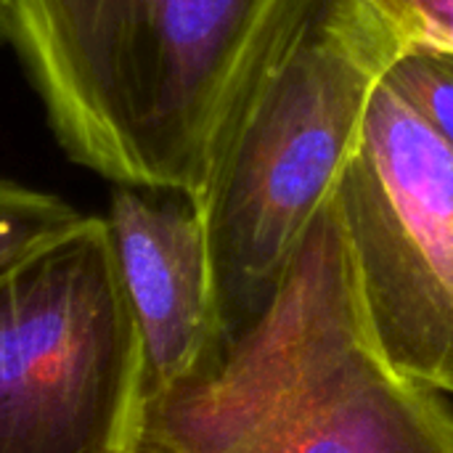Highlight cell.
<instances>
[{
    "label": "cell",
    "instance_id": "cell-1",
    "mask_svg": "<svg viewBox=\"0 0 453 453\" xmlns=\"http://www.w3.org/2000/svg\"><path fill=\"white\" fill-rule=\"evenodd\" d=\"M300 0H8V42L64 154L196 199L212 143Z\"/></svg>",
    "mask_w": 453,
    "mask_h": 453
},
{
    "label": "cell",
    "instance_id": "cell-2",
    "mask_svg": "<svg viewBox=\"0 0 453 453\" xmlns=\"http://www.w3.org/2000/svg\"><path fill=\"white\" fill-rule=\"evenodd\" d=\"M141 453H453L443 393L374 337L334 199L220 366L146 414Z\"/></svg>",
    "mask_w": 453,
    "mask_h": 453
},
{
    "label": "cell",
    "instance_id": "cell-3",
    "mask_svg": "<svg viewBox=\"0 0 453 453\" xmlns=\"http://www.w3.org/2000/svg\"><path fill=\"white\" fill-rule=\"evenodd\" d=\"M398 58L361 0H300L247 74L194 199L228 345L268 311L334 199L372 98Z\"/></svg>",
    "mask_w": 453,
    "mask_h": 453
},
{
    "label": "cell",
    "instance_id": "cell-4",
    "mask_svg": "<svg viewBox=\"0 0 453 453\" xmlns=\"http://www.w3.org/2000/svg\"><path fill=\"white\" fill-rule=\"evenodd\" d=\"M143 356L104 215L0 265V453H141Z\"/></svg>",
    "mask_w": 453,
    "mask_h": 453
},
{
    "label": "cell",
    "instance_id": "cell-5",
    "mask_svg": "<svg viewBox=\"0 0 453 453\" xmlns=\"http://www.w3.org/2000/svg\"><path fill=\"white\" fill-rule=\"evenodd\" d=\"M334 202L385 356L453 395V154L385 80Z\"/></svg>",
    "mask_w": 453,
    "mask_h": 453
},
{
    "label": "cell",
    "instance_id": "cell-6",
    "mask_svg": "<svg viewBox=\"0 0 453 453\" xmlns=\"http://www.w3.org/2000/svg\"><path fill=\"white\" fill-rule=\"evenodd\" d=\"M104 218L141 337L149 414L207 380L228 350L207 234L194 199L175 191L114 186Z\"/></svg>",
    "mask_w": 453,
    "mask_h": 453
},
{
    "label": "cell",
    "instance_id": "cell-7",
    "mask_svg": "<svg viewBox=\"0 0 453 453\" xmlns=\"http://www.w3.org/2000/svg\"><path fill=\"white\" fill-rule=\"evenodd\" d=\"M385 85L453 154V56L406 53L385 74Z\"/></svg>",
    "mask_w": 453,
    "mask_h": 453
},
{
    "label": "cell",
    "instance_id": "cell-8",
    "mask_svg": "<svg viewBox=\"0 0 453 453\" xmlns=\"http://www.w3.org/2000/svg\"><path fill=\"white\" fill-rule=\"evenodd\" d=\"M82 212L56 194L0 175V265L69 228Z\"/></svg>",
    "mask_w": 453,
    "mask_h": 453
},
{
    "label": "cell",
    "instance_id": "cell-9",
    "mask_svg": "<svg viewBox=\"0 0 453 453\" xmlns=\"http://www.w3.org/2000/svg\"><path fill=\"white\" fill-rule=\"evenodd\" d=\"M385 24L401 58L406 53L453 56V0H361Z\"/></svg>",
    "mask_w": 453,
    "mask_h": 453
},
{
    "label": "cell",
    "instance_id": "cell-10",
    "mask_svg": "<svg viewBox=\"0 0 453 453\" xmlns=\"http://www.w3.org/2000/svg\"><path fill=\"white\" fill-rule=\"evenodd\" d=\"M8 40V0H0V42Z\"/></svg>",
    "mask_w": 453,
    "mask_h": 453
}]
</instances>
